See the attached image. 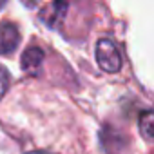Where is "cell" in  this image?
<instances>
[{"instance_id": "52a82bcc", "label": "cell", "mask_w": 154, "mask_h": 154, "mask_svg": "<svg viewBox=\"0 0 154 154\" xmlns=\"http://www.w3.org/2000/svg\"><path fill=\"white\" fill-rule=\"evenodd\" d=\"M27 154H49V152H44V150H33V152H27Z\"/></svg>"}, {"instance_id": "8992f818", "label": "cell", "mask_w": 154, "mask_h": 154, "mask_svg": "<svg viewBox=\"0 0 154 154\" xmlns=\"http://www.w3.org/2000/svg\"><path fill=\"white\" fill-rule=\"evenodd\" d=\"M8 87H9V76H8V71H6L4 67H0V100L4 98Z\"/></svg>"}, {"instance_id": "5b68a950", "label": "cell", "mask_w": 154, "mask_h": 154, "mask_svg": "<svg viewBox=\"0 0 154 154\" xmlns=\"http://www.w3.org/2000/svg\"><path fill=\"white\" fill-rule=\"evenodd\" d=\"M138 125H140V131H141L143 138L149 140V141H154V112L152 111L141 112L140 120H138Z\"/></svg>"}, {"instance_id": "6da1fadb", "label": "cell", "mask_w": 154, "mask_h": 154, "mask_svg": "<svg viewBox=\"0 0 154 154\" xmlns=\"http://www.w3.org/2000/svg\"><path fill=\"white\" fill-rule=\"evenodd\" d=\"M96 62L105 72H118L122 69V53L111 38H100L96 44Z\"/></svg>"}, {"instance_id": "7a4b0ae2", "label": "cell", "mask_w": 154, "mask_h": 154, "mask_svg": "<svg viewBox=\"0 0 154 154\" xmlns=\"http://www.w3.org/2000/svg\"><path fill=\"white\" fill-rule=\"evenodd\" d=\"M20 44V31L15 24H0V54L13 53Z\"/></svg>"}, {"instance_id": "277c9868", "label": "cell", "mask_w": 154, "mask_h": 154, "mask_svg": "<svg viewBox=\"0 0 154 154\" xmlns=\"http://www.w3.org/2000/svg\"><path fill=\"white\" fill-rule=\"evenodd\" d=\"M65 8H67V4L63 2V0H54V2L47 8V11L42 13V18H44L49 26H54V24H58V22L62 20V17H63V13H65Z\"/></svg>"}, {"instance_id": "ba28073f", "label": "cell", "mask_w": 154, "mask_h": 154, "mask_svg": "<svg viewBox=\"0 0 154 154\" xmlns=\"http://www.w3.org/2000/svg\"><path fill=\"white\" fill-rule=\"evenodd\" d=\"M4 4H6V0H0V9L4 8Z\"/></svg>"}, {"instance_id": "3957f363", "label": "cell", "mask_w": 154, "mask_h": 154, "mask_svg": "<svg viewBox=\"0 0 154 154\" xmlns=\"http://www.w3.org/2000/svg\"><path fill=\"white\" fill-rule=\"evenodd\" d=\"M42 62H44V51L40 47H27L22 54V69L29 74H36L42 67Z\"/></svg>"}]
</instances>
